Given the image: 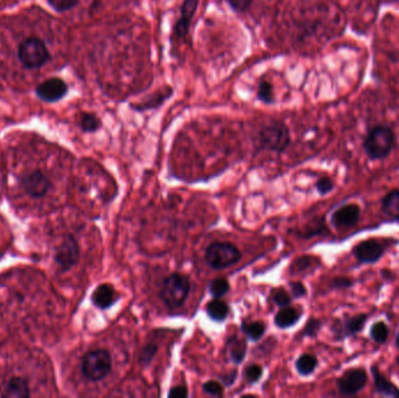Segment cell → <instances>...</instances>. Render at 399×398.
<instances>
[{"mask_svg":"<svg viewBox=\"0 0 399 398\" xmlns=\"http://www.w3.org/2000/svg\"><path fill=\"white\" fill-rule=\"evenodd\" d=\"M236 378H237V370L229 371L227 374L222 375L221 376V381L225 383V385H234V382L236 381Z\"/></svg>","mask_w":399,"mask_h":398,"instance_id":"obj_40","label":"cell"},{"mask_svg":"<svg viewBox=\"0 0 399 398\" xmlns=\"http://www.w3.org/2000/svg\"><path fill=\"white\" fill-rule=\"evenodd\" d=\"M112 358L105 349L88 351L81 361V370L84 378L91 382L102 381L110 374Z\"/></svg>","mask_w":399,"mask_h":398,"instance_id":"obj_4","label":"cell"},{"mask_svg":"<svg viewBox=\"0 0 399 398\" xmlns=\"http://www.w3.org/2000/svg\"><path fill=\"white\" fill-rule=\"evenodd\" d=\"M80 256V246L76 239L71 235H64L54 249V264L61 272H67L78 263Z\"/></svg>","mask_w":399,"mask_h":398,"instance_id":"obj_5","label":"cell"},{"mask_svg":"<svg viewBox=\"0 0 399 398\" xmlns=\"http://www.w3.org/2000/svg\"><path fill=\"white\" fill-rule=\"evenodd\" d=\"M257 97L263 103H272L273 102V88L268 81H262L257 89Z\"/></svg>","mask_w":399,"mask_h":398,"instance_id":"obj_28","label":"cell"},{"mask_svg":"<svg viewBox=\"0 0 399 398\" xmlns=\"http://www.w3.org/2000/svg\"><path fill=\"white\" fill-rule=\"evenodd\" d=\"M242 253L234 244L215 242L206 250V260L213 269H225L239 263Z\"/></svg>","mask_w":399,"mask_h":398,"instance_id":"obj_6","label":"cell"},{"mask_svg":"<svg viewBox=\"0 0 399 398\" xmlns=\"http://www.w3.org/2000/svg\"><path fill=\"white\" fill-rule=\"evenodd\" d=\"M198 0H184L180 17L174 26V37L181 40L187 37L191 28V20L194 18L196 10H198Z\"/></svg>","mask_w":399,"mask_h":398,"instance_id":"obj_13","label":"cell"},{"mask_svg":"<svg viewBox=\"0 0 399 398\" xmlns=\"http://www.w3.org/2000/svg\"><path fill=\"white\" fill-rule=\"evenodd\" d=\"M396 137L388 126H376L367 135L363 149L371 160L384 159L393 151Z\"/></svg>","mask_w":399,"mask_h":398,"instance_id":"obj_2","label":"cell"},{"mask_svg":"<svg viewBox=\"0 0 399 398\" xmlns=\"http://www.w3.org/2000/svg\"><path fill=\"white\" fill-rule=\"evenodd\" d=\"M316 191L319 192L321 195H326L328 193L332 192L334 187H335V183L328 176H323L321 179L316 181Z\"/></svg>","mask_w":399,"mask_h":398,"instance_id":"obj_33","label":"cell"},{"mask_svg":"<svg viewBox=\"0 0 399 398\" xmlns=\"http://www.w3.org/2000/svg\"><path fill=\"white\" fill-rule=\"evenodd\" d=\"M396 362H397V363H398V365H399V355H398V356H397V358H396Z\"/></svg>","mask_w":399,"mask_h":398,"instance_id":"obj_42","label":"cell"},{"mask_svg":"<svg viewBox=\"0 0 399 398\" xmlns=\"http://www.w3.org/2000/svg\"><path fill=\"white\" fill-rule=\"evenodd\" d=\"M18 56L25 67L33 69L46 64L49 58V53L40 39L30 37L20 44Z\"/></svg>","mask_w":399,"mask_h":398,"instance_id":"obj_8","label":"cell"},{"mask_svg":"<svg viewBox=\"0 0 399 398\" xmlns=\"http://www.w3.org/2000/svg\"><path fill=\"white\" fill-rule=\"evenodd\" d=\"M187 396V389H186V387H181V385L174 387L171 392H168V397L169 398H185Z\"/></svg>","mask_w":399,"mask_h":398,"instance_id":"obj_39","label":"cell"},{"mask_svg":"<svg viewBox=\"0 0 399 398\" xmlns=\"http://www.w3.org/2000/svg\"><path fill=\"white\" fill-rule=\"evenodd\" d=\"M227 3L237 13H244L251 6L252 0H227Z\"/></svg>","mask_w":399,"mask_h":398,"instance_id":"obj_35","label":"cell"},{"mask_svg":"<svg viewBox=\"0 0 399 398\" xmlns=\"http://www.w3.org/2000/svg\"><path fill=\"white\" fill-rule=\"evenodd\" d=\"M322 327V322L318 319H311L307 321L305 328L302 330V337H314L319 333L320 328Z\"/></svg>","mask_w":399,"mask_h":398,"instance_id":"obj_31","label":"cell"},{"mask_svg":"<svg viewBox=\"0 0 399 398\" xmlns=\"http://www.w3.org/2000/svg\"><path fill=\"white\" fill-rule=\"evenodd\" d=\"M263 368L259 365H250L244 369L245 381L249 383H256L262 378Z\"/></svg>","mask_w":399,"mask_h":398,"instance_id":"obj_29","label":"cell"},{"mask_svg":"<svg viewBox=\"0 0 399 398\" xmlns=\"http://www.w3.org/2000/svg\"><path fill=\"white\" fill-rule=\"evenodd\" d=\"M157 351H158V347L155 344H148L146 347L141 351V356H139V361L144 365H148L150 362L153 360L155 355L157 354Z\"/></svg>","mask_w":399,"mask_h":398,"instance_id":"obj_34","label":"cell"},{"mask_svg":"<svg viewBox=\"0 0 399 398\" xmlns=\"http://www.w3.org/2000/svg\"><path fill=\"white\" fill-rule=\"evenodd\" d=\"M396 347L399 348V332H398V334H397L396 337Z\"/></svg>","mask_w":399,"mask_h":398,"instance_id":"obj_41","label":"cell"},{"mask_svg":"<svg viewBox=\"0 0 399 398\" xmlns=\"http://www.w3.org/2000/svg\"><path fill=\"white\" fill-rule=\"evenodd\" d=\"M318 263H319V260H316V257H299L298 260H295L294 263L292 264L291 272L292 274H302V272L311 270Z\"/></svg>","mask_w":399,"mask_h":398,"instance_id":"obj_25","label":"cell"},{"mask_svg":"<svg viewBox=\"0 0 399 398\" xmlns=\"http://www.w3.org/2000/svg\"><path fill=\"white\" fill-rule=\"evenodd\" d=\"M242 331L252 341H258L266 333V325L262 321L244 322L242 325Z\"/></svg>","mask_w":399,"mask_h":398,"instance_id":"obj_23","label":"cell"},{"mask_svg":"<svg viewBox=\"0 0 399 398\" xmlns=\"http://www.w3.org/2000/svg\"><path fill=\"white\" fill-rule=\"evenodd\" d=\"M361 207L357 203H347L340 207L330 216V222L336 229H350L359 223Z\"/></svg>","mask_w":399,"mask_h":398,"instance_id":"obj_12","label":"cell"},{"mask_svg":"<svg viewBox=\"0 0 399 398\" xmlns=\"http://www.w3.org/2000/svg\"><path fill=\"white\" fill-rule=\"evenodd\" d=\"M207 313L213 320L223 321L228 317L229 306L227 303L216 298L207 305Z\"/></svg>","mask_w":399,"mask_h":398,"instance_id":"obj_22","label":"cell"},{"mask_svg":"<svg viewBox=\"0 0 399 398\" xmlns=\"http://www.w3.org/2000/svg\"><path fill=\"white\" fill-rule=\"evenodd\" d=\"M80 126L84 132L97 131L98 128H101V121L94 114L85 112L81 116Z\"/></svg>","mask_w":399,"mask_h":398,"instance_id":"obj_26","label":"cell"},{"mask_svg":"<svg viewBox=\"0 0 399 398\" xmlns=\"http://www.w3.org/2000/svg\"><path fill=\"white\" fill-rule=\"evenodd\" d=\"M291 137L287 126L282 122L271 123L259 133V144L262 149L273 152H282L290 145Z\"/></svg>","mask_w":399,"mask_h":398,"instance_id":"obj_7","label":"cell"},{"mask_svg":"<svg viewBox=\"0 0 399 398\" xmlns=\"http://www.w3.org/2000/svg\"><path fill=\"white\" fill-rule=\"evenodd\" d=\"M302 318V312L294 307H282L275 318V322L279 328H289L294 326Z\"/></svg>","mask_w":399,"mask_h":398,"instance_id":"obj_18","label":"cell"},{"mask_svg":"<svg viewBox=\"0 0 399 398\" xmlns=\"http://www.w3.org/2000/svg\"><path fill=\"white\" fill-rule=\"evenodd\" d=\"M368 374L363 368H350L343 373L338 381V390L343 396H355L366 388Z\"/></svg>","mask_w":399,"mask_h":398,"instance_id":"obj_9","label":"cell"},{"mask_svg":"<svg viewBox=\"0 0 399 398\" xmlns=\"http://www.w3.org/2000/svg\"><path fill=\"white\" fill-rule=\"evenodd\" d=\"M203 390L208 395L215 396V397L223 395V387L218 381L207 382V383L203 385Z\"/></svg>","mask_w":399,"mask_h":398,"instance_id":"obj_36","label":"cell"},{"mask_svg":"<svg viewBox=\"0 0 399 398\" xmlns=\"http://www.w3.org/2000/svg\"><path fill=\"white\" fill-rule=\"evenodd\" d=\"M48 3L57 12H64L76 6L78 0H48Z\"/></svg>","mask_w":399,"mask_h":398,"instance_id":"obj_32","label":"cell"},{"mask_svg":"<svg viewBox=\"0 0 399 398\" xmlns=\"http://www.w3.org/2000/svg\"><path fill=\"white\" fill-rule=\"evenodd\" d=\"M229 289H230L229 283L225 278H218L209 284V292L215 298L223 297L228 292Z\"/></svg>","mask_w":399,"mask_h":398,"instance_id":"obj_27","label":"cell"},{"mask_svg":"<svg viewBox=\"0 0 399 398\" xmlns=\"http://www.w3.org/2000/svg\"><path fill=\"white\" fill-rule=\"evenodd\" d=\"M191 282L181 274H172L164 280L160 290L161 301L169 308H178L187 301Z\"/></svg>","mask_w":399,"mask_h":398,"instance_id":"obj_3","label":"cell"},{"mask_svg":"<svg viewBox=\"0 0 399 398\" xmlns=\"http://www.w3.org/2000/svg\"><path fill=\"white\" fill-rule=\"evenodd\" d=\"M369 319V314L359 313L350 317H345L343 320H336L333 325V333L336 340H345L347 337L356 335L362 331Z\"/></svg>","mask_w":399,"mask_h":398,"instance_id":"obj_10","label":"cell"},{"mask_svg":"<svg viewBox=\"0 0 399 398\" xmlns=\"http://www.w3.org/2000/svg\"><path fill=\"white\" fill-rule=\"evenodd\" d=\"M68 85L60 78H51L42 82L37 88V95L46 102L60 101L67 94Z\"/></svg>","mask_w":399,"mask_h":398,"instance_id":"obj_14","label":"cell"},{"mask_svg":"<svg viewBox=\"0 0 399 398\" xmlns=\"http://www.w3.org/2000/svg\"><path fill=\"white\" fill-rule=\"evenodd\" d=\"M370 337L375 341L376 344H386L389 337V327L384 321H376L375 324L370 328Z\"/></svg>","mask_w":399,"mask_h":398,"instance_id":"obj_24","label":"cell"},{"mask_svg":"<svg viewBox=\"0 0 399 398\" xmlns=\"http://www.w3.org/2000/svg\"><path fill=\"white\" fill-rule=\"evenodd\" d=\"M91 301L98 308L107 310L117 301V294L111 284H101L94 291Z\"/></svg>","mask_w":399,"mask_h":398,"instance_id":"obj_16","label":"cell"},{"mask_svg":"<svg viewBox=\"0 0 399 398\" xmlns=\"http://www.w3.org/2000/svg\"><path fill=\"white\" fill-rule=\"evenodd\" d=\"M382 212L393 221H399V191L393 189L382 200Z\"/></svg>","mask_w":399,"mask_h":398,"instance_id":"obj_19","label":"cell"},{"mask_svg":"<svg viewBox=\"0 0 399 398\" xmlns=\"http://www.w3.org/2000/svg\"><path fill=\"white\" fill-rule=\"evenodd\" d=\"M386 253V248L375 239L362 241L352 248V255L361 264H375L381 260Z\"/></svg>","mask_w":399,"mask_h":398,"instance_id":"obj_11","label":"cell"},{"mask_svg":"<svg viewBox=\"0 0 399 398\" xmlns=\"http://www.w3.org/2000/svg\"><path fill=\"white\" fill-rule=\"evenodd\" d=\"M19 188L26 196L27 200L39 203V201H44L51 195L53 183L49 174L44 169H30L20 176Z\"/></svg>","mask_w":399,"mask_h":398,"instance_id":"obj_1","label":"cell"},{"mask_svg":"<svg viewBox=\"0 0 399 398\" xmlns=\"http://www.w3.org/2000/svg\"><path fill=\"white\" fill-rule=\"evenodd\" d=\"M354 285L352 282L348 277H335L334 279L330 282V287L335 289V290H343V289H349Z\"/></svg>","mask_w":399,"mask_h":398,"instance_id":"obj_37","label":"cell"},{"mask_svg":"<svg viewBox=\"0 0 399 398\" xmlns=\"http://www.w3.org/2000/svg\"><path fill=\"white\" fill-rule=\"evenodd\" d=\"M172 94H173V90L171 88H166L164 90H160V92H155L150 97L146 98L145 101L138 103L137 105H133L134 110L145 111V110L159 108L160 105L164 104L165 102L167 101L168 98L171 97Z\"/></svg>","mask_w":399,"mask_h":398,"instance_id":"obj_17","label":"cell"},{"mask_svg":"<svg viewBox=\"0 0 399 398\" xmlns=\"http://www.w3.org/2000/svg\"><path fill=\"white\" fill-rule=\"evenodd\" d=\"M291 291H292L293 297L294 298L305 297L306 294H307L305 285L300 283V282L291 283Z\"/></svg>","mask_w":399,"mask_h":398,"instance_id":"obj_38","label":"cell"},{"mask_svg":"<svg viewBox=\"0 0 399 398\" xmlns=\"http://www.w3.org/2000/svg\"><path fill=\"white\" fill-rule=\"evenodd\" d=\"M272 299L275 301V304L280 307L289 306L291 304V297L282 287L272 291Z\"/></svg>","mask_w":399,"mask_h":398,"instance_id":"obj_30","label":"cell"},{"mask_svg":"<svg viewBox=\"0 0 399 398\" xmlns=\"http://www.w3.org/2000/svg\"><path fill=\"white\" fill-rule=\"evenodd\" d=\"M318 367V358L312 354H302L295 361V368L299 374L302 376H309L316 371Z\"/></svg>","mask_w":399,"mask_h":398,"instance_id":"obj_21","label":"cell"},{"mask_svg":"<svg viewBox=\"0 0 399 398\" xmlns=\"http://www.w3.org/2000/svg\"><path fill=\"white\" fill-rule=\"evenodd\" d=\"M371 374H373L374 388L379 395L390 398L399 397V389L393 385V382H390L376 366H371Z\"/></svg>","mask_w":399,"mask_h":398,"instance_id":"obj_15","label":"cell"},{"mask_svg":"<svg viewBox=\"0 0 399 398\" xmlns=\"http://www.w3.org/2000/svg\"><path fill=\"white\" fill-rule=\"evenodd\" d=\"M228 346L229 354L232 361L235 363H241L246 354V348H248L246 342L239 337H232L228 340Z\"/></svg>","mask_w":399,"mask_h":398,"instance_id":"obj_20","label":"cell"}]
</instances>
